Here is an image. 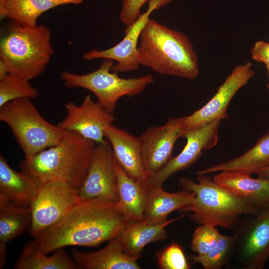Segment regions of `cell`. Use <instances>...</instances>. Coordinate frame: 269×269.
Here are the masks:
<instances>
[{
    "label": "cell",
    "mask_w": 269,
    "mask_h": 269,
    "mask_svg": "<svg viewBox=\"0 0 269 269\" xmlns=\"http://www.w3.org/2000/svg\"><path fill=\"white\" fill-rule=\"evenodd\" d=\"M269 165V129L250 149L230 160L216 164L197 172V175L215 172L233 171L250 175L257 173Z\"/></svg>",
    "instance_id": "cell-22"
},
{
    "label": "cell",
    "mask_w": 269,
    "mask_h": 269,
    "mask_svg": "<svg viewBox=\"0 0 269 269\" xmlns=\"http://www.w3.org/2000/svg\"><path fill=\"white\" fill-rule=\"evenodd\" d=\"M0 121L10 129L26 158L59 143L65 132L46 120L30 99L14 100L0 107Z\"/></svg>",
    "instance_id": "cell-6"
},
{
    "label": "cell",
    "mask_w": 269,
    "mask_h": 269,
    "mask_svg": "<svg viewBox=\"0 0 269 269\" xmlns=\"http://www.w3.org/2000/svg\"><path fill=\"white\" fill-rule=\"evenodd\" d=\"M213 180L261 210L269 206V180L238 171H224Z\"/></svg>",
    "instance_id": "cell-18"
},
{
    "label": "cell",
    "mask_w": 269,
    "mask_h": 269,
    "mask_svg": "<svg viewBox=\"0 0 269 269\" xmlns=\"http://www.w3.org/2000/svg\"><path fill=\"white\" fill-rule=\"evenodd\" d=\"M96 145L75 132L65 131L59 143L24 158L19 167L21 172L41 183L60 181L78 190L87 175Z\"/></svg>",
    "instance_id": "cell-3"
},
{
    "label": "cell",
    "mask_w": 269,
    "mask_h": 269,
    "mask_svg": "<svg viewBox=\"0 0 269 269\" xmlns=\"http://www.w3.org/2000/svg\"><path fill=\"white\" fill-rule=\"evenodd\" d=\"M256 174L258 178L269 180V165L260 170Z\"/></svg>",
    "instance_id": "cell-35"
},
{
    "label": "cell",
    "mask_w": 269,
    "mask_h": 269,
    "mask_svg": "<svg viewBox=\"0 0 269 269\" xmlns=\"http://www.w3.org/2000/svg\"><path fill=\"white\" fill-rule=\"evenodd\" d=\"M75 261L85 269H140L137 261L141 257L127 254L117 237L109 241L104 248L87 253L71 250Z\"/></svg>",
    "instance_id": "cell-19"
},
{
    "label": "cell",
    "mask_w": 269,
    "mask_h": 269,
    "mask_svg": "<svg viewBox=\"0 0 269 269\" xmlns=\"http://www.w3.org/2000/svg\"><path fill=\"white\" fill-rule=\"evenodd\" d=\"M49 1L55 3L58 6L66 4H79L83 2L84 0H49Z\"/></svg>",
    "instance_id": "cell-34"
},
{
    "label": "cell",
    "mask_w": 269,
    "mask_h": 269,
    "mask_svg": "<svg viewBox=\"0 0 269 269\" xmlns=\"http://www.w3.org/2000/svg\"><path fill=\"white\" fill-rule=\"evenodd\" d=\"M173 0H150L147 9L140 14L135 22L125 30V37L119 43L109 49H93L84 54L86 60L108 59L115 61L112 70L116 73L137 70L140 65L137 59V49L142 29L150 15L154 10L169 4Z\"/></svg>",
    "instance_id": "cell-10"
},
{
    "label": "cell",
    "mask_w": 269,
    "mask_h": 269,
    "mask_svg": "<svg viewBox=\"0 0 269 269\" xmlns=\"http://www.w3.org/2000/svg\"><path fill=\"white\" fill-rule=\"evenodd\" d=\"M53 53L50 31L43 25L28 27L11 21L0 38V59L8 73L28 80L43 72Z\"/></svg>",
    "instance_id": "cell-5"
},
{
    "label": "cell",
    "mask_w": 269,
    "mask_h": 269,
    "mask_svg": "<svg viewBox=\"0 0 269 269\" xmlns=\"http://www.w3.org/2000/svg\"><path fill=\"white\" fill-rule=\"evenodd\" d=\"M7 67L5 63L0 59V79L8 74Z\"/></svg>",
    "instance_id": "cell-36"
},
{
    "label": "cell",
    "mask_w": 269,
    "mask_h": 269,
    "mask_svg": "<svg viewBox=\"0 0 269 269\" xmlns=\"http://www.w3.org/2000/svg\"><path fill=\"white\" fill-rule=\"evenodd\" d=\"M130 222L118 202L81 200L26 244L46 254L67 246L96 247L117 237Z\"/></svg>",
    "instance_id": "cell-1"
},
{
    "label": "cell",
    "mask_w": 269,
    "mask_h": 269,
    "mask_svg": "<svg viewBox=\"0 0 269 269\" xmlns=\"http://www.w3.org/2000/svg\"><path fill=\"white\" fill-rule=\"evenodd\" d=\"M237 243L245 269H262L269 259V206L253 215Z\"/></svg>",
    "instance_id": "cell-15"
},
{
    "label": "cell",
    "mask_w": 269,
    "mask_h": 269,
    "mask_svg": "<svg viewBox=\"0 0 269 269\" xmlns=\"http://www.w3.org/2000/svg\"><path fill=\"white\" fill-rule=\"evenodd\" d=\"M144 188V219L152 225L165 222L168 216L177 210L182 211L194 201V195L187 190L174 193L163 190L162 186L142 183Z\"/></svg>",
    "instance_id": "cell-17"
},
{
    "label": "cell",
    "mask_w": 269,
    "mask_h": 269,
    "mask_svg": "<svg viewBox=\"0 0 269 269\" xmlns=\"http://www.w3.org/2000/svg\"><path fill=\"white\" fill-rule=\"evenodd\" d=\"M29 81L10 74L0 79V107L14 100L38 97V90Z\"/></svg>",
    "instance_id": "cell-28"
},
{
    "label": "cell",
    "mask_w": 269,
    "mask_h": 269,
    "mask_svg": "<svg viewBox=\"0 0 269 269\" xmlns=\"http://www.w3.org/2000/svg\"><path fill=\"white\" fill-rule=\"evenodd\" d=\"M156 257L160 269H190L182 248L177 243H171L158 253Z\"/></svg>",
    "instance_id": "cell-30"
},
{
    "label": "cell",
    "mask_w": 269,
    "mask_h": 269,
    "mask_svg": "<svg viewBox=\"0 0 269 269\" xmlns=\"http://www.w3.org/2000/svg\"><path fill=\"white\" fill-rule=\"evenodd\" d=\"M7 260L6 244L0 243V269L5 265Z\"/></svg>",
    "instance_id": "cell-33"
},
{
    "label": "cell",
    "mask_w": 269,
    "mask_h": 269,
    "mask_svg": "<svg viewBox=\"0 0 269 269\" xmlns=\"http://www.w3.org/2000/svg\"><path fill=\"white\" fill-rule=\"evenodd\" d=\"M113 61L104 59L96 70L85 74L63 71L61 79L68 88H82L97 97L98 102L114 114L119 100L124 96L137 95L154 82L153 77L147 74L140 77L123 78L112 71Z\"/></svg>",
    "instance_id": "cell-7"
},
{
    "label": "cell",
    "mask_w": 269,
    "mask_h": 269,
    "mask_svg": "<svg viewBox=\"0 0 269 269\" xmlns=\"http://www.w3.org/2000/svg\"><path fill=\"white\" fill-rule=\"evenodd\" d=\"M150 0H122L120 13L121 22L126 28L133 24L140 15L143 5Z\"/></svg>",
    "instance_id": "cell-31"
},
{
    "label": "cell",
    "mask_w": 269,
    "mask_h": 269,
    "mask_svg": "<svg viewBox=\"0 0 269 269\" xmlns=\"http://www.w3.org/2000/svg\"><path fill=\"white\" fill-rule=\"evenodd\" d=\"M41 184L36 178L13 169L0 154V194L13 202L30 206Z\"/></svg>",
    "instance_id": "cell-21"
},
{
    "label": "cell",
    "mask_w": 269,
    "mask_h": 269,
    "mask_svg": "<svg viewBox=\"0 0 269 269\" xmlns=\"http://www.w3.org/2000/svg\"><path fill=\"white\" fill-rule=\"evenodd\" d=\"M77 189L60 181L42 183L30 205L32 223L29 231L34 238L58 221L80 201Z\"/></svg>",
    "instance_id": "cell-8"
},
{
    "label": "cell",
    "mask_w": 269,
    "mask_h": 269,
    "mask_svg": "<svg viewBox=\"0 0 269 269\" xmlns=\"http://www.w3.org/2000/svg\"><path fill=\"white\" fill-rule=\"evenodd\" d=\"M185 216L183 215L155 225L150 224L145 220L131 222L117 238L127 254L141 258V252L146 245L166 240L168 237L166 227Z\"/></svg>",
    "instance_id": "cell-20"
},
{
    "label": "cell",
    "mask_w": 269,
    "mask_h": 269,
    "mask_svg": "<svg viewBox=\"0 0 269 269\" xmlns=\"http://www.w3.org/2000/svg\"><path fill=\"white\" fill-rule=\"evenodd\" d=\"M185 116L170 118L162 126H153L139 137L143 165L147 177L159 171L172 157L177 140L184 130Z\"/></svg>",
    "instance_id": "cell-12"
},
{
    "label": "cell",
    "mask_w": 269,
    "mask_h": 269,
    "mask_svg": "<svg viewBox=\"0 0 269 269\" xmlns=\"http://www.w3.org/2000/svg\"><path fill=\"white\" fill-rule=\"evenodd\" d=\"M221 120L215 119L194 128L184 130L181 137L185 138L187 141L180 153L172 157L159 171L147 177L143 183L162 186L173 174L193 164L201 155L203 150L215 146L218 141Z\"/></svg>",
    "instance_id": "cell-9"
},
{
    "label": "cell",
    "mask_w": 269,
    "mask_h": 269,
    "mask_svg": "<svg viewBox=\"0 0 269 269\" xmlns=\"http://www.w3.org/2000/svg\"><path fill=\"white\" fill-rule=\"evenodd\" d=\"M65 108L66 117L58 124L61 128L75 132L97 144L106 141L105 130L113 125L115 117L90 95L84 97L80 105L69 102Z\"/></svg>",
    "instance_id": "cell-13"
},
{
    "label": "cell",
    "mask_w": 269,
    "mask_h": 269,
    "mask_svg": "<svg viewBox=\"0 0 269 269\" xmlns=\"http://www.w3.org/2000/svg\"><path fill=\"white\" fill-rule=\"evenodd\" d=\"M252 59L258 63L264 64L269 63V42L260 40L257 41L250 50Z\"/></svg>",
    "instance_id": "cell-32"
},
{
    "label": "cell",
    "mask_w": 269,
    "mask_h": 269,
    "mask_svg": "<svg viewBox=\"0 0 269 269\" xmlns=\"http://www.w3.org/2000/svg\"><path fill=\"white\" fill-rule=\"evenodd\" d=\"M138 63L162 75L195 79L199 74L198 57L189 38L149 18L141 33Z\"/></svg>",
    "instance_id": "cell-2"
},
{
    "label": "cell",
    "mask_w": 269,
    "mask_h": 269,
    "mask_svg": "<svg viewBox=\"0 0 269 269\" xmlns=\"http://www.w3.org/2000/svg\"><path fill=\"white\" fill-rule=\"evenodd\" d=\"M238 234H221L215 247L205 254L192 256V264H200L204 269H220L226 264L236 245Z\"/></svg>",
    "instance_id": "cell-27"
},
{
    "label": "cell",
    "mask_w": 269,
    "mask_h": 269,
    "mask_svg": "<svg viewBox=\"0 0 269 269\" xmlns=\"http://www.w3.org/2000/svg\"><path fill=\"white\" fill-rule=\"evenodd\" d=\"M16 269H81L63 248L57 249L50 256L31 249L26 244L16 261Z\"/></svg>",
    "instance_id": "cell-26"
},
{
    "label": "cell",
    "mask_w": 269,
    "mask_h": 269,
    "mask_svg": "<svg viewBox=\"0 0 269 269\" xmlns=\"http://www.w3.org/2000/svg\"><path fill=\"white\" fill-rule=\"evenodd\" d=\"M252 63L237 65L214 96L202 108L190 115L185 116L184 130L194 128L215 119L228 118L227 109L236 93L254 76Z\"/></svg>",
    "instance_id": "cell-14"
},
{
    "label": "cell",
    "mask_w": 269,
    "mask_h": 269,
    "mask_svg": "<svg viewBox=\"0 0 269 269\" xmlns=\"http://www.w3.org/2000/svg\"><path fill=\"white\" fill-rule=\"evenodd\" d=\"M115 158L124 171L134 180L143 183L147 178L139 137L112 125L105 133Z\"/></svg>",
    "instance_id": "cell-16"
},
{
    "label": "cell",
    "mask_w": 269,
    "mask_h": 269,
    "mask_svg": "<svg viewBox=\"0 0 269 269\" xmlns=\"http://www.w3.org/2000/svg\"><path fill=\"white\" fill-rule=\"evenodd\" d=\"M265 65L268 72V78H269L268 83L267 84L266 87L267 89L269 90V63H267Z\"/></svg>",
    "instance_id": "cell-37"
},
{
    "label": "cell",
    "mask_w": 269,
    "mask_h": 269,
    "mask_svg": "<svg viewBox=\"0 0 269 269\" xmlns=\"http://www.w3.org/2000/svg\"><path fill=\"white\" fill-rule=\"evenodd\" d=\"M197 182L182 177L179 184L194 195V201L183 209L200 224L231 229L241 216L254 215L260 210L248 201L237 196L211 179L206 174L197 175Z\"/></svg>",
    "instance_id": "cell-4"
},
{
    "label": "cell",
    "mask_w": 269,
    "mask_h": 269,
    "mask_svg": "<svg viewBox=\"0 0 269 269\" xmlns=\"http://www.w3.org/2000/svg\"><path fill=\"white\" fill-rule=\"evenodd\" d=\"M115 163L108 141L97 144L87 175L77 190L81 200L98 199L118 202Z\"/></svg>",
    "instance_id": "cell-11"
},
{
    "label": "cell",
    "mask_w": 269,
    "mask_h": 269,
    "mask_svg": "<svg viewBox=\"0 0 269 269\" xmlns=\"http://www.w3.org/2000/svg\"><path fill=\"white\" fill-rule=\"evenodd\" d=\"M31 223L30 206L13 202L0 194V243L7 244L29 231Z\"/></svg>",
    "instance_id": "cell-24"
},
{
    "label": "cell",
    "mask_w": 269,
    "mask_h": 269,
    "mask_svg": "<svg viewBox=\"0 0 269 269\" xmlns=\"http://www.w3.org/2000/svg\"><path fill=\"white\" fill-rule=\"evenodd\" d=\"M221 235L216 227L201 225L193 233L191 248L199 255L205 254L215 247Z\"/></svg>",
    "instance_id": "cell-29"
},
{
    "label": "cell",
    "mask_w": 269,
    "mask_h": 269,
    "mask_svg": "<svg viewBox=\"0 0 269 269\" xmlns=\"http://www.w3.org/2000/svg\"><path fill=\"white\" fill-rule=\"evenodd\" d=\"M118 203L131 222L144 219V188L142 183L129 176L116 160Z\"/></svg>",
    "instance_id": "cell-23"
},
{
    "label": "cell",
    "mask_w": 269,
    "mask_h": 269,
    "mask_svg": "<svg viewBox=\"0 0 269 269\" xmlns=\"http://www.w3.org/2000/svg\"><path fill=\"white\" fill-rule=\"evenodd\" d=\"M58 6L49 0H0V18L24 26H36L39 17Z\"/></svg>",
    "instance_id": "cell-25"
}]
</instances>
